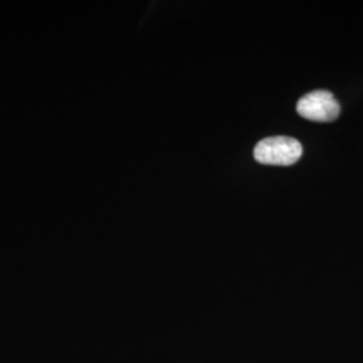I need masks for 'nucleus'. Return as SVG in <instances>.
Instances as JSON below:
<instances>
[{
  "label": "nucleus",
  "instance_id": "nucleus-1",
  "mask_svg": "<svg viewBox=\"0 0 363 363\" xmlns=\"http://www.w3.org/2000/svg\"><path fill=\"white\" fill-rule=\"evenodd\" d=\"M255 159L267 166H292L303 155V145L288 136H273L255 147Z\"/></svg>",
  "mask_w": 363,
  "mask_h": 363
},
{
  "label": "nucleus",
  "instance_id": "nucleus-2",
  "mask_svg": "<svg viewBox=\"0 0 363 363\" xmlns=\"http://www.w3.org/2000/svg\"><path fill=\"white\" fill-rule=\"evenodd\" d=\"M298 115L316 123H331L340 113V105L333 93L328 91H313L303 96L298 101Z\"/></svg>",
  "mask_w": 363,
  "mask_h": 363
}]
</instances>
